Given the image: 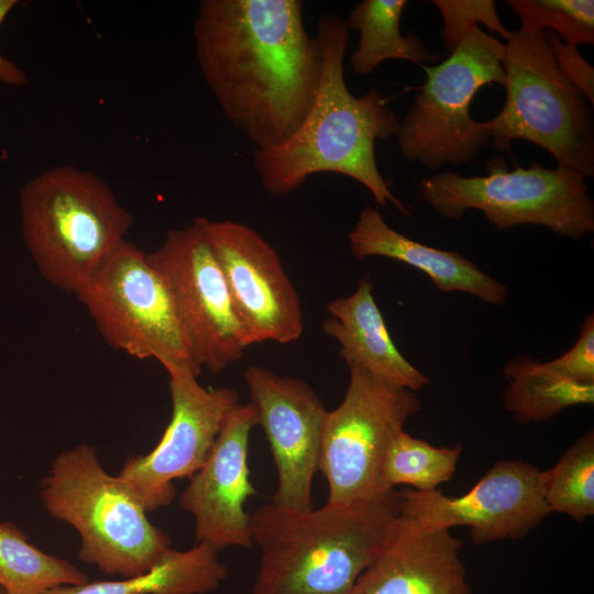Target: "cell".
Wrapping results in <instances>:
<instances>
[{
  "mask_svg": "<svg viewBox=\"0 0 594 594\" xmlns=\"http://www.w3.org/2000/svg\"><path fill=\"white\" fill-rule=\"evenodd\" d=\"M0 594H7L1 586H0Z\"/></svg>",
  "mask_w": 594,
  "mask_h": 594,
  "instance_id": "cell-31",
  "label": "cell"
},
{
  "mask_svg": "<svg viewBox=\"0 0 594 594\" xmlns=\"http://www.w3.org/2000/svg\"><path fill=\"white\" fill-rule=\"evenodd\" d=\"M327 309L330 316L322 331L337 340L346 364H356L393 386L416 393L429 384L395 345L366 277L353 294L331 300Z\"/></svg>",
  "mask_w": 594,
  "mask_h": 594,
  "instance_id": "cell-19",
  "label": "cell"
},
{
  "mask_svg": "<svg viewBox=\"0 0 594 594\" xmlns=\"http://www.w3.org/2000/svg\"><path fill=\"white\" fill-rule=\"evenodd\" d=\"M431 3L441 13L443 20L441 36L449 55L475 26H479V23L505 41L509 35L510 31L504 26L492 0H432Z\"/></svg>",
  "mask_w": 594,
  "mask_h": 594,
  "instance_id": "cell-27",
  "label": "cell"
},
{
  "mask_svg": "<svg viewBox=\"0 0 594 594\" xmlns=\"http://www.w3.org/2000/svg\"><path fill=\"white\" fill-rule=\"evenodd\" d=\"M75 296L114 350L154 359L168 374L199 376L193 349L164 277L146 253L123 240Z\"/></svg>",
  "mask_w": 594,
  "mask_h": 594,
  "instance_id": "cell-7",
  "label": "cell"
},
{
  "mask_svg": "<svg viewBox=\"0 0 594 594\" xmlns=\"http://www.w3.org/2000/svg\"><path fill=\"white\" fill-rule=\"evenodd\" d=\"M219 550L204 542L186 551L172 549L145 573L118 581L62 585L45 594H206L227 578Z\"/></svg>",
  "mask_w": 594,
  "mask_h": 594,
  "instance_id": "cell-20",
  "label": "cell"
},
{
  "mask_svg": "<svg viewBox=\"0 0 594 594\" xmlns=\"http://www.w3.org/2000/svg\"><path fill=\"white\" fill-rule=\"evenodd\" d=\"M322 53V75L316 100L300 128L283 144L253 151V164L264 190L282 197L297 190L312 175L334 173L362 184L376 205L392 204L407 217V205L380 173L376 141L397 134L400 120L378 89L353 96L344 79L349 42L345 20L326 14L316 36Z\"/></svg>",
  "mask_w": 594,
  "mask_h": 594,
  "instance_id": "cell-2",
  "label": "cell"
},
{
  "mask_svg": "<svg viewBox=\"0 0 594 594\" xmlns=\"http://www.w3.org/2000/svg\"><path fill=\"white\" fill-rule=\"evenodd\" d=\"M559 68L578 86L591 106L594 105V68L579 53L578 46L563 42L552 30H543Z\"/></svg>",
  "mask_w": 594,
  "mask_h": 594,
  "instance_id": "cell-29",
  "label": "cell"
},
{
  "mask_svg": "<svg viewBox=\"0 0 594 594\" xmlns=\"http://www.w3.org/2000/svg\"><path fill=\"white\" fill-rule=\"evenodd\" d=\"M503 55L504 42L475 26L446 61L420 66L427 80L396 134L404 158L436 172L476 157L491 134L485 121L473 120L470 105L480 88L505 86Z\"/></svg>",
  "mask_w": 594,
  "mask_h": 594,
  "instance_id": "cell-8",
  "label": "cell"
},
{
  "mask_svg": "<svg viewBox=\"0 0 594 594\" xmlns=\"http://www.w3.org/2000/svg\"><path fill=\"white\" fill-rule=\"evenodd\" d=\"M504 375L503 405L519 424L548 421L565 408L594 403V384L565 380L530 356L509 360Z\"/></svg>",
  "mask_w": 594,
  "mask_h": 594,
  "instance_id": "cell-22",
  "label": "cell"
},
{
  "mask_svg": "<svg viewBox=\"0 0 594 594\" xmlns=\"http://www.w3.org/2000/svg\"><path fill=\"white\" fill-rule=\"evenodd\" d=\"M168 376L169 424L151 452L130 457L118 474L146 512L172 503L173 481L190 477L201 468L226 419L239 404L237 389L206 388L190 371Z\"/></svg>",
  "mask_w": 594,
  "mask_h": 594,
  "instance_id": "cell-13",
  "label": "cell"
},
{
  "mask_svg": "<svg viewBox=\"0 0 594 594\" xmlns=\"http://www.w3.org/2000/svg\"><path fill=\"white\" fill-rule=\"evenodd\" d=\"M524 29L552 30L571 45L594 44L593 0H507Z\"/></svg>",
  "mask_w": 594,
  "mask_h": 594,
  "instance_id": "cell-26",
  "label": "cell"
},
{
  "mask_svg": "<svg viewBox=\"0 0 594 594\" xmlns=\"http://www.w3.org/2000/svg\"><path fill=\"white\" fill-rule=\"evenodd\" d=\"M350 251L356 261L382 256L410 265L425 273L443 293H466L482 301L502 305L507 286L479 268L459 252L440 250L409 239L391 228L380 211L364 207L348 233Z\"/></svg>",
  "mask_w": 594,
  "mask_h": 594,
  "instance_id": "cell-18",
  "label": "cell"
},
{
  "mask_svg": "<svg viewBox=\"0 0 594 594\" xmlns=\"http://www.w3.org/2000/svg\"><path fill=\"white\" fill-rule=\"evenodd\" d=\"M462 446L435 447L402 430L392 441L382 468V487L410 485L429 492L450 481L457 470Z\"/></svg>",
  "mask_w": 594,
  "mask_h": 594,
  "instance_id": "cell-24",
  "label": "cell"
},
{
  "mask_svg": "<svg viewBox=\"0 0 594 594\" xmlns=\"http://www.w3.org/2000/svg\"><path fill=\"white\" fill-rule=\"evenodd\" d=\"M18 3V0H0V25ZM0 82L16 87H22L28 82V74L19 65L6 57L1 51Z\"/></svg>",
  "mask_w": 594,
  "mask_h": 594,
  "instance_id": "cell-30",
  "label": "cell"
},
{
  "mask_svg": "<svg viewBox=\"0 0 594 594\" xmlns=\"http://www.w3.org/2000/svg\"><path fill=\"white\" fill-rule=\"evenodd\" d=\"M554 374L579 384H594V315L582 322L574 345L563 355L544 362Z\"/></svg>",
  "mask_w": 594,
  "mask_h": 594,
  "instance_id": "cell-28",
  "label": "cell"
},
{
  "mask_svg": "<svg viewBox=\"0 0 594 594\" xmlns=\"http://www.w3.org/2000/svg\"><path fill=\"white\" fill-rule=\"evenodd\" d=\"M422 199L446 219L476 209L498 230L541 226L580 240L594 231V201L585 178L561 167L531 162L513 170L492 167L486 176L444 170L420 178Z\"/></svg>",
  "mask_w": 594,
  "mask_h": 594,
  "instance_id": "cell-9",
  "label": "cell"
},
{
  "mask_svg": "<svg viewBox=\"0 0 594 594\" xmlns=\"http://www.w3.org/2000/svg\"><path fill=\"white\" fill-rule=\"evenodd\" d=\"M399 516V493L309 510L273 504L250 514L261 552L252 594H351Z\"/></svg>",
  "mask_w": 594,
  "mask_h": 594,
  "instance_id": "cell-3",
  "label": "cell"
},
{
  "mask_svg": "<svg viewBox=\"0 0 594 594\" xmlns=\"http://www.w3.org/2000/svg\"><path fill=\"white\" fill-rule=\"evenodd\" d=\"M398 493L400 515L428 528L466 526L475 544L520 539L550 513L541 471L521 460L497 461L460 496L438 490Z\"/></svg>",
  "mask_w": 594,
  "mask_h": 594,
  "instance_id": "cell-12",
  "label": "cell"
},
{
  "mask_svg": "<svg viewBox=\"0 0 594 594\" xmlns=\"http://www.w3.org/2000/svg\"><path fill=\"white\" fill-rule=\"evenodd\" d=\"M244 381L277 471V488L271 502L296 510L314 508L311 486L320 471L328 410L302 380L251 365Z\"/></svg>",
  "mask_w": 594,
  "mask_h": 594,
  "instance_id": "cell-15",
  "label": "cell"
},
{
  "mask_svg": "<svg viewBox=\"0 0 594 594\" xmlns=\"http://www.w3.org/2000/svg\"><path fill=\"white\" fill-rule=\"evenodd\" d=\"M407 3V0H363L349 12L346 26L360 34L358 47L350 58L351 68L358 76L371 74L388 59L408 61L418 66L439 62V55L415 33L402 34L399 22Z\"/></svg>",
  "mask_w": 594,
  "mask_h": 594,
  "instance_id": "cell-21",
  "label": "cell"
},
{
  "mask_svg": "<svg viewBox=\"0 0 594 594\" xmlns=\"http://www.w3.org/2000/svg\"><path fill=\"white\" fill-rule=\"evenodd\" d=\"M256 425L253 405L239 403L226 419L205 463L189 477L179 505L195 519L196 542L219 551L253 546L245 503L255 494L248 452L250 433Z\"/></svg>",
  "mask_w": 594,
  "mask_h": 594,
  "instance_id": "cell-16",
  "label": "cell"
},
{
  "mask_svg": "<svg viewBox=\"0 0 594 594\" xmlns=\"http://www.w3.org/2000/svg\"><path fill=\"white\" fill-rule=\"evenodd\" d=\"M19 209L23 241L38 273L74 295L134 221L102 178L70 165L29 180L20 190Z\"/></svg>",
  "mask_w": 594,
  "mask_h": 594,
  "instance_id": "cell-4",
  "label": "cell"
},
{
  "mask_svg": "<svg viewBox=\"0 0 594 594\" xmlns=\"http://www.w3.org/2000/svg\"><path fill=\"white\" fill-rule=\"evenodd\" d=\"M451 529L400 515L351 594H473Z\"/></svg>",
  "mask_w": 594,
  "mask_h": 594,
  "instance_id": "cell-17",
  "label": "cell"
},
{
  "mask_svg": "<svg viewBox=\"0 0 594 594\" xmlns=\"http://www.w3.org/2000/svg\"><path fill=\"white\" fill-rule=\"evenodd\" d=\"M349 385L324 421L320 471L330 503L372 499L382 487V468L393 439L421 409L416 392L393 386L356 364H348ZM394 491V490H393Z\"/></svg>",
  "mask_w": 594,
  "mask_h": 594,
  "instance_id": "cell-10",
  "label": "cell"
},
{
  "mask_svg": "<svg viewBox=\"0 0 594 594\" xmlns=\"http://www.w3.org/2000/svg\"><path fill=\"white\" fill-rule=\"evenodd\" d=\"M300 0H202L195 55L228 120L266 150L286 142L316 100L322 53Z\"/></svg>",
  "mask_w": 594,
  "mask_h": 594,
  "instance_id": "cell-1",
  "label": "cell"
},
{
  "mask_svg": "<svg viewBox=\"0 0 594 594\" xmlns=\"http://www.w3.org/2000/svg\"><path fill=\"white\" fill-rule=\"evenodd\" d=\"M549 512L583 521L594 514V431L572 443L558 462L541 471Z\"/></svg>",
  "mask_w": 594,
  "mask_h": 594,
  "instance_id": "cell-25",
  "label": "cell"
},
{
  "mask_svg": "<svg viewBox=\"0 0 594 594\" xmlns=\"http://www.w3.org/2000/svg\"><path fill=\"white\" fill-rule=\"evenodd\" d=\"M207 218L169 229L148 262L164 277L197 364L219 373L248 348L231 296L206 235Z\"/></svg>",
  "mask_w": 594,
  "mask_h": 594,
  "instance_id": "cell-11",
  "label": "cell"
},
{
  "mask_svg": "<svg viewBox=\"0 0 594 594\" xmlns=\"http://www.w3.org/2000/svg\"><path fill=\"white\" fill-rule=\"evenodd\" d=\"M87 582L85 572L36 548L16 525L0 524V586L7 594H45L56 586Z\"/></svg>",
  "mask_w": 594,
  "mask_h": 594,
  "instance_id": "cell-23",
  "label": "cell"
},
{
  "mask_svg": "<svg viewBox=\"0 0 594 594\" xmlns=\"http://www.w3.org/2000/svg\"><path fill=\"white\" fill-rule=\"evenodd\" d=\"M502 63L505 103L485 121L493 146L504 151L525 140L547 151L558 167L593 177V106L559 68L543 31H510Z\"/></svg>",
  "mask_w": 594,
  "mask_h": 594,
  "instance_id": "cell-6",
  "label": "cell"
},
{
  "mask_svg": "<svg viewBox=\"0 0 594 594\" xmlns=\"http://www.w3.org/2000/svg\"><path fill=\"white\" fill-rule=\"evenodd\" d=\"M40 499L54 519L79 535L78 558L122 579L147 572L173 549L130 487L110 475L95 447L63 450L40 484Z\"/></svg>",
  "mask_w": 594,
  "mask_h": 594,
  "instance_id": "cell-5",
  "label": "cell"
},
{
  "mask_svg": "<svg viewBox=\"0 0 594 594\" xmlns=\"http://www.w3.org/2000/svg\"><path fill=\"white\" fill-rule=\"evenodd\" d=\"M206 235L248 346L297 341L304 331L301 304L276 250L254 229L232 220L207 219Z\"/></svg>",
  "mask_w": 594,
  "mask_h": 594,
  "instance_id": "cell-14",
  "label": "cell"
}]
</instances>
